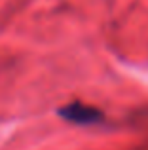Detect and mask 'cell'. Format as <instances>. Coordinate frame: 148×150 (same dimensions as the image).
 <instances>
[{"label":"cell","instance_id":"cell-1","mask_svg":"<svg viewBox=\"0 0 148 150\" xmlns=\"http://www.w3.org/2000/svg\"><path fill=\"white\" fill-rule=\"evenodd\" d=\"M59 114L68 122H74V124H95L103 118V114L99 112L93 106H87L84 103H72V105L65 106V108L59 110Z\"/></svg>","mask_w":148,"mask_h":150}]
</instances>
